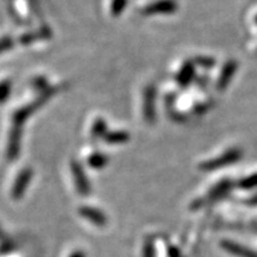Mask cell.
<instances>
[{
    "mask_svg": "<svg viewBox=\"0 0 257 257\" xmlns=\"http://www.w3.org/2000/svg\"><path fill=\"white\" fill-rule=\"evenodd\" d=\"M80 217L87 220L89 224L95 225V226H104L106 224V217L104 213L98 210V208L91 207V206H83L80 208L79 211Z\"/></svg>",
    "mask_w": 257,
    "mask_h": 257,
    "instance_id": "cell-1",
    "label": "cell"
},
{
    "mask_svg": "<svg viewBox=\"0 0 257 257\" xmlns=\"http://www.w3.org/2000/svg\"><path fill=\"white\" fill-rule=\"evenodd\" d=\"M64 257H85V253H83L81 250L75 249V250H72V251H69L68 253H66V256Z\"/></svg>",
    "mask_w": 257,
    "mask_h": 257,
    "instance_id": "cell-2",
    "label": "cell"
}]
</instances>
